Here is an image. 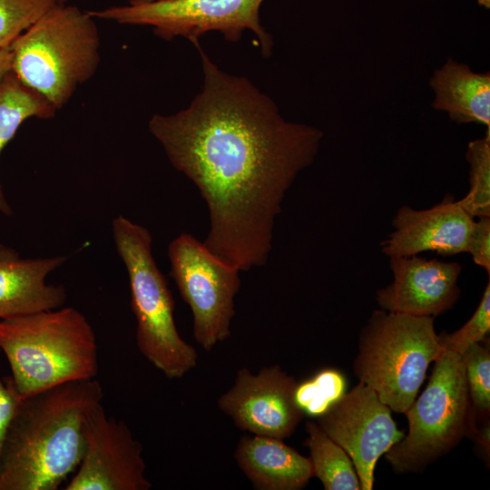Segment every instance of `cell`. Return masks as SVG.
I'll return each mask as SVG.
<instances>
[{
    "instance_id": "obj_1",
    "label": "cell",
    "mask_w": 490,
    "mask_h": 490,
    "mask_svg": "<svg viewBox=\"0 0 490 490\" xmlns=\"http://www.w3.org/2000/svg\"><path fill=\"white\" fill-rule=\"evenodd\" d=\"M196 47L202 91L185 110L154 114L149 130L207 204L204 245L240 271L249 270L268 260L284 197L312 164L323 132L286 121L247 78L223 72Z\"/></svg>"
},
{
    "instance_id": "obj_2",
    "label": "cell",
    "mask_w": 490,
    "mask_h": 490,
    "mask_svg": "<svg viewBox=\"0 0 490 490\" xmlns=\"http://www.w3.org/2000/svg\"><path fill=\"white\" fill-rule=\"evenodd\" d=\"M103 397L93 378L21 399L1 452L0 490H56L82 460L84 412Z\"/></svg>"
},
{
    "instance_id": "obj_3",
    "label": "cell",
    "mask_w": 490,
    "mask_h": 490,
    "mask_svg": "<svg viewBox=\"0 0 490 490\" xmlns=\"http://www.w3.org/2000/svg\"><path fill=\"white\" fill-rule=\"evenodd\" d=\"M0 350L21 399L64 383L95 378L99 369L95 332L73 307L1 319Z\"/></svg>"
},
{
    "instance_id": "obj_4",
    "label": "cell",
    "mask_w": 490,
    "mask_h": 490,
    "mask_svg": "<svg viewBox=\"0 0 490 490\" xmlns=\"http://www.w3.org/2000/svg\"><path fill=\"white\" fill-rule=\"evenodd\" d=\"M100 48V34L88 11L55 5L11 44V71L59 110L96 73Z\"/></svg>"
},
{
    "instance_id": "obj_5",
    "label": "cell",
    "mask_w": 490,
    "mask_h": 490,
    "mask_svg": "<svg viewBox=\"0 0 490 490\" xmlns=\"http://www.w3.org/2000/svg\"><path fill=\"white\" fill-rule=\"evenodd\" d=\"M112 230L129 278L137 347L167 378H181L196 367L198 353L177 330L173 297L153 258L152 236L121 214L113 220Z\"/></svg>"
},
{
    "instance_id": "obj_6",
    "label": "cell",
    "mask_w": 490,
    "mask_h": 490,
    "mask_svg": "<svg viewBox=\"0 0 490 490\" xmlns=\"http://www.w3.org/2000/svg\"><path fill=\"white\" fill-rule=\"evenodd\" d=\"M433 317L374 310L362 328L354 373L391 410L405 413L442 354Z\"/></svg>"
},
{
    "instance_id": "obj_7",
    "label": "cell",
    "mask_w": 490,
    "mask_h": 490,
    "mask_svg": "<svg viewBox=\"0 0 490 490\" xmlns=\"http://www.w3.org/2000/svg\"><path fill=\"white\" fill-rule=\"evenodd\" d=\"M408 433L384 455L394 471L417 473L476 434L461 355L444 350L429 381L405 411Z\"/></svg>"
},
{
    "instance_id": "obj_8",
    "label": "cell",
    "mask_w": 490,
    "mask_h": 490,
    "mask_svg": "<svg viewBox=\"0 0 490 490\" xmlns=\"http://www.w3.org/2000/svg\"><path fill=\"white\" fill-rule=\"evenodd\" d=\"M263 1L155 0L88 12L93 18L149 25L162 39L182 36L194 45L201 35L211 31H219L226 40L236 42L249 29L257 35L261 54L267 57L271 54L273 41L260 21Z\"/></svg>"
},
{
    "instance_id": "obj_9",
    "label": "cell",
    "mask_w": 490,
    "mask_h": 490,
    "mask_svg": "<svg viewBox=\"0 0 490 490\" xmlns=\"http://www.w3.org/2000/svg\"><path fill=\"white\" fill-rule=\"evenodd\" d=\"M168 257L170 276L192 313L193 337L209 352L230 335L240 270L189 233L171 241Z\"/></svg>"
},
{
    "instance_id": "obj_10",
    "label": "cell",
    "mask_w": 490,
    "mask_h": 490,
    "mask_svg": "<svg viewBox=\"0 0 490 490\" xmlns=\"http://www.w3.org/2000/svg\"><path fill=\"white\" fill-rule=\"evenodd\" d=\"M102 401L83 420V454L65 490H149L142 446L122 420L108 416Z\"/></svg>"
},
{
    "instance_id": "obj_11",
    "label": "cell",
    "mask_w": 490,
    "mask_h": 490,
    "mask_svg": "<svg viewBox=\"0 0 490 490\" xmlns=\"http://www.w3.org/2000/svg\"><path fill=\"white\" fill-rule=\"evenodd\" d=\"M321 429L349 456L361 490H371L378 458L405 434L376 392L358 382L317 417Z\"/></svg>"
},
{
    "instance_id": "obj_12",
    "label": "cell",
    "mask_w": 490,
    "mask_h": 490,
    "mask_svg": "<svg viewBox=\"0 0 490 490\" xmlns=\"http://www.w3.org/2000/svg\"><path fill=\"white\" fill-rule=\"evenodd\" d=\"M297 385L296 379L279 365L265 367L257 374L242 368L217 404L239 429L285 439L294 433L304 416L295 401Z\"/></svg>"
},
{
    "instance_id": "obj_13",
    "label": "cell",
    "mask_w": 490,
    "mask_h": 490,
    "mask_svg": "<svg viewBox=\"0 0 490 490\" xmlns=\"http://www.w3.org/2000/svg\"><path fill=\"white\" fill-rule=\"evenodd\" d=\"M390 284L377 290L381 309L420 317H436L449 309L460 296L462 266L419 255L389 258Z\"/></svg>"
},
{
    "instance_id": "obj_14",
    "label": "cell",
    "mask_w": 490,
    "mask_h": 490,
    "mask_svg": "<svg viewBox=\"0 0 490 490\" xmlns=\"http://www.w3.org/2000/svg\"><path fill=\"white\" fill-rule=\"evenodd\" d=\"M475 220L451 194L428 209L404 205L393 217V231L381 242V250L389 258L466 252Z\"/></svg>"
},
{
    "instance_id": "obj_15",
    "label": "cell",
    "mask_w": 490,
    "mask_h": 490,
    "mask_svg": "<svg viewBox=\"0 0 490 490\" xmlns=\"http://www.w3.org/2000/svg\"><path fill=\"white\" fill-rule=\"evenodd\" d=\"M66 260L64 255L23 258L0 243V319L62 307L67 299L65 288L46 279Z\"/></svg>"
},
{
    "instance_id": "obj_16",
    "label": "cell",
    "mask_w": 490,
    "mask_h": 490,
    "mask_svg": "<svg viewBox=\"0 0 490 490\" xmlns=\"http://www.w3.org/2000/svg\"><path fill=\"white\" fill-rule=\"evenodd\" d=\"M234 458L258 490H299L314 476L309 457L279 438L244 436L237 445Z\"/></svg>"
},
{
    "instance_id": "obj_17",
    "label": "cell",
    "mask_w": 490,
    "mask_h": 490,
    "mask_svg": "<svg viewBox=\"0 0 490 490\" xmlns=\"http://www.w3.org/2000/svg\"><path fill=\"white\" fill-rule=\"evenodd\" d=\"M432 107L448 113L451 121L479 123L490 130V74L474 72L449 58L429 80Z\"/></svg>"
},
{
    "instance_id": "obj_18",
    "label": "cell",
    "mask_w": 490,
    "mask_h": 490,
    "mask_svg": "<svg viewBox=\"0 0 490 490\" xmlns=\"http://www.w3.org/2000/svg\"><path fill=\"white\" fill-rule=\"evenodd\" d=\"M57 110L10 71L0 83V153L29 118L50 119ZM0 213L13 214L0 182Z\"/></svg>"
},
{
    "instance_id": "obj_19",
    "label": "cell",
    "mask_w": 490,
    "mask_h": 490,
    "mask_svg": "<svg viewBox=\"0 0 490 490\" xmlns=\"http://www.w3.org/2000/svg\"><path fill=\"white\" fill-rule=\"evenodd\" d=\"M305 428L313 474L321 481L324 489L361 490L355 466L347 452L317 422H306Z\"/></svg>"
},
{
    "instance_id": "obj_20",
    "label": "cell",
    "mask_w": 490,
    "mask_h": 490,
    "mask_svg": "<svg viewBox=\"0 0 490 490\" xmlns=\"http://www.w3.org/2000/svg\"><path fill=\"white\" fill-rule=\"evenodd\" d=\"M466 158L469 190L459 202L474 218L490 216V130L485 137L468 143Z\"/></svg>"
},
{
    "instance_id": "obj_21",
    "label": "cell",
    "mask_w": 490,
    "mask_h": 490,
    "mask_svg": "<svg viewBox=\"0 0 490 490\" xmlns=\"http://www.w3.org/2000/svg\"><path fill=\"white\" fill-rule=\"evenodd\" d=\"M345 378L336 369H323L311 378L298 383L295 401L302 412L319 416L345 394Z\"/></svg>"
},
{
    "instance_id": "obj_22",
    "label": "cell",
    "mask_w": 490,
    "mask_h": 490,
    "mask_svg": "<svg viewBox=\"0 0 490 490\" xmlns=\"http://www.w3.org/2000/svg\"><path fill=\"white\" fill-rule=\"evenodd\" d=\"M468 393L475 420L486 418L490 412V352L480 343L469 347L461 355Z\"/></svg>"
},
{
    "instance_id": "obj_23",
    "label": "cell",
    "mask_w": 490,
    "mask_h": 490,
    "mask_svg": "<svg viewBox=\"0 0 490 490\" xmlns=\"http://www.w3.org/2000/svg\"><path fill=\"white\" fill-rule=\"evenodd\" d=\"M55 4L51 0H0V48L14 41Z\"/></svg>"
},
{
    "instance_id": "obj_24",
    "label": "cell",
    "mask_w": 490,
    "mask_h": 490,
    "mask_svg": "<svg viewBox=\"0 0 490 490\" xmlns=\"http://www.w3.org/2000/svg\"><path fill=\"white\" fill-rule=\"evenodd\" d=\"M490 331V282L468 321L459 329L440 335L443 350L462 355L469 347L485 340Z\"/></svg>"
},
{
    "instance_id": "obj_25",
    "label": "cell",
    "mask_w": 490,
    "mask_h": 490,
    "mask_svg": "<svg viewBox=\"0 0 490 490\" xmlns=\"http://www.w3.org/2000/svg\"><path fill=\"white\" fill-rule=\"evenodd\" d=\"M466 253L477 266L490 274V216L475 220Z\"/></svg>"
},
{
    "instance_id": "obj_26",
    "label": "cell",
    "mask_w": 490,
    "mask_h": 490,
    "mask_svg": "<svg viewBox=\"0 0 490 490\" xmlns=\"http://www.w3.org/2000/svg\"><path fill=\"white\" fill-rule=\"evenodd\" d=\"M20 400L10 377L0 378V456L8 426Z\"/></svg>"
},
{
    "instance_id": "obj_27",
    "label": "cell",
    "mask_w": 490,
    "mask_h": 490,
    "mask_svg": "<svg viewBox=\"0 0 490 490\" xmlns=\"http://www.w3.org/2000/svg\"><path fill=\"white\" fill-rule=\"evenodd\" d=\"M12 54L10 48H0V83L11 71Z\"/></svg>"
},
{
    "instance_id": "obj_28",
    "label": "cell",
    "mask_w": 490,
    "mask_h": 490,
    "mask_svg": "<svg viewBox=\"0 0 490 490\" xmlns=\"http://www.w3.org/2000/svg\"><path fill=\"white\" fill-rule=\"evenodd\" d=\"M479 5L484 6L486 9H490V0H477Z\"/></svg>"
},
{
    "instance_id": "obj_29",
    "label": "cell",
    "mask_w": 490,
    "mask_h": 490,
    "mask_svg": "<svg viewBox=\"0 0 490 490\" xmlns=\"http://www.w3.org/2000/svg\"><path fill=\"white\" fill-rule=\"evenodd\" d=\"M153 1H155V0H130L129 4L138 5V4L150 3V2H153Z\"/></svg>"
},
{
    "instance_id": "obj_30",
    "label": "cell",
    "mask_w": 490,
    "mask_h": 490,
    "mask_svg": "<svg viewBox=\"0 0 490 490\" xmlns=\"http://www.w3.org/2000/svg\"><path fill=\"white\" fill-rule=\"evenodd\" d=\"M55 5H66L70 0H51Z\"/></svg>"
}]
</instances>
